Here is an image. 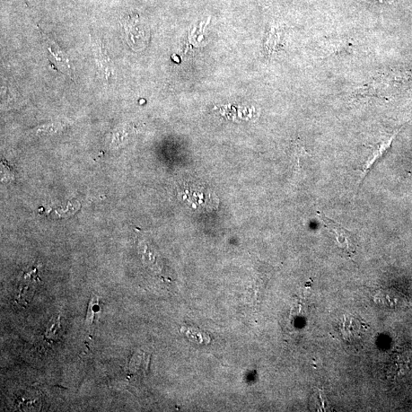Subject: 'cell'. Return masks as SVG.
Masks as SVG:
<instances>
[{
	"mask_svg": "<svg viewBox=\"0 0 412 412\" xmlns=\"http://www.w3.org/2000/svg\"><path fill=\"white\" fill-rule=\"evenodd\" d=\"M319 219L322 225L330 232L336 235V241L340 248L343 251L348 257H353L356 252V239L354 234L349 232L344 227L331 220L324 213H318Z\"/></svg>",
	"mask_w": 412,
	"mask_h": 412,
	"instance_id": "1",
	"label": "cell"
},
{
	"mask_svg": "<svg viewBox=\"0 0 412 412\" xmlns=\"http://www.w3.org/2000/svg\"><path fill=\"white\" fill-rule=\"evenodd\" d=\"M183 199H187L194 208L201 206L206 209L212 208L217 205V201L213 200L211 190L197 185H187L183 187Z\"/></svg>",
	"mask_w": 412,
	"mask_h": 412,
	"instance_id": "2",
	"label": "cell"
},
{
	"mask_svg": "<svg viewBox=\"0 0 412 412\" xmlns=\"http://www.w3.org/2000/svg\"><path fill=\"white\" fill-rule=\"evenodd\" d=\"M367 328V324L361 319L354 315H346L340 324V332L342 339L349 343H354V341H358L364 337Z\"/></svg>",
	"mask_w": 412,
	"mask_h": 412,
	"instance_id": "3",
	"label": "cell"
},
{
	"mask_svg": "<svg viewBox=\"0 0 412 412\" xmlns=\"http://www.w3.org/2000/svg\"><path fill=\"white\" fill-rule=\"evenodd\" d=\"M124 29L126 34L127 41L134 50H139L144 48L148 39V33L145 30L139 29L138 17L128 16L124 21Z\"/></svg>",
	"mask_w": 412,
	"mask_h": 412,
	"instance_id": "4",
	"label": "cell"
},
{
	"mask_svg": "<svg viewBox=\"0 0 412 412\" xmlns=\"http://www.w3.org/2000/svg\"><path fill=\"white\" fill-rule=\"evenodd\" d=\"M49 59L52 65H54L58 71L72 76V68L69 58L65 51L61 50L53 42H50L48 46Z\"/></svg>",
	"mask_w": 412,
	"mask_h": 412,
	"instance_id": "5",
	"label": "cell"
},
{
	"mask_svg": "<svg viewBox=\"0 0 412 412\" xmlns=\"http://www.w3.org/2000/svg\"><path fill=\"white\" fill-rule=\"evenodd\" d=\"M397 135V133L396 134H394L390 138H388L387 140V141L383 142L379 146L378 150H377L376 152H375L373 154L372 159H371L369 161H368L366 166H365V168L364 171V176L363 180H361V183L364 182V180L366 178V175L368 173V172H369L371 171V169L373 168V165L376 163L377 160H379L380 159V157H382L383 155L385 154V152H387L389 150V148L390 147V146L392 145L393 139L394 137H396Z\"/></svg>",
	"mask_w": 412,
	"mask_h": 412,
	"instance_id": "6",
	"label": "cell"
},
{
	"mask_svg": "<svg viewBox=\"0 0 412 412\" xmlns=\"http://www.w3.org/2000/svg\"><path fill=\"white\" fill-rule=\"evenodd\" d=\"M377 1H378L379 3L383 4V3H391L393 1V0H377Z\"/></svg>",
	"mask_w": 412,
	"mask_h": 412,
	"instance_id": "7",
	"label": "cell"
}]
</instances>
